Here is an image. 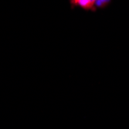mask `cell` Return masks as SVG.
Wrapping results in <instances>:
<instances>
[{"label":"cell","instance_id":"obj_1","mask_svg":"<svg viewBox=\"0 0 129 129\" xmlns=\"http://www.w3.org/2000/svg\"><path fill=\"white\" fill-rule=\"evenodd\" d=\"M97 0H70L73 6H80L85 10H95Z\"/></svg>","mask_w":129,"mask_h":129}]
</instances>
